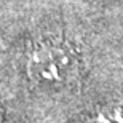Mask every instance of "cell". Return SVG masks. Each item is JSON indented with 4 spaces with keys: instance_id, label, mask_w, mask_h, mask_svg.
Returning <instances> with one entry per match:
<instances>
[{
    "instance_id": "6da1fadb",
    "label": "cell",
    "mask_w": 123,
    "mask_h": 123,
    "mask_svg": "<svg viewBox=\"0 0 123 123\" xmlns=\"http://www.w3.org/2000/svg\"><path fill=\"white\" fill-rule=\"evenodd\" d=\"M35 62L42 77L55 83H67L72 78H77L80 67L75 48L66 42L51 43L42 48L35 56Z\"/></svg>"
},
{
    "instance_id": "7a4b0ae2",
    "label": "cell",
    "mask_w": 123,
    "mask_h": 123,
    "mask_svg": "<svg viewBox=\"0 0 123 123\" xmlns=\"http://www.w3.org/2000/svg\"><path fill=\"white\" fill-rule=\"evenodd\" d=\"M82 123H123V105L112 104L94 110Z\"/></svg>"
}]
</instances>
